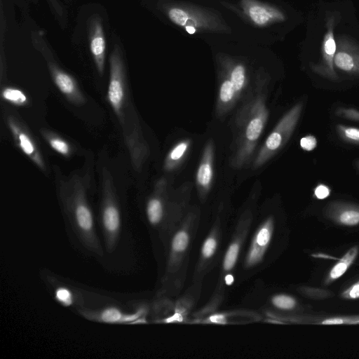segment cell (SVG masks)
<instances>
[{
  "label": "cell",
  "instance_id": "cell-1",
  "mask_svg": "<svg viewBox=\"0 0 359 359\" xmlns=\"http://www.w3.org/2000/svg\"><path fill=\"white\" fill-rule=\"evenodd\" d=\"M335 25V17L334 15L327 17L325 25L326 32L320 49V59L318 63L312 66V69L315 73L331 80L337 79L334 65V57L337 50V43L334 35Z\"/></svg>",
  "mask_w": 359,
  "mask_h": 359
},
{
  "label": "cell",
  "instance_id": "cell-2",
  "mask_svg": "<svg viewBox=\"0 0 359 359\" xmlns=\"http://www.w3.org/2000/svg\"><path fill=\"white\" fill-rule=\"evenodd\" d=\"M334 65L349 74L359 75V46L352 39L340 36L337 41Z\"/></svg>",
  "mask_w": 359,
  "mask_h": 359
},
{
  "label": "cell",
  "instance_id": "cell-3",
  "mask_svg": "<svg viewBox=\"0 0 359 359\" xmlns=\"http://www.w3.org/2000/svg\"><path fill=\"white\" fill-rule=\"evenodd\" d=\"M323 215L333 222L345 226L359 224V205L344 201H331L325 206Z\"/></svg>",
  "mask_w": 359,
  "mask_h": 359
},
{
  "label": "cell",
  "instance_id": "cell-4",
  "mask_svg": "<svg viewBox=\"0 0 359 359\" xmlns=\"http://www.w3.org/2000/svg\"><path fill=\"white\" fill-rule=\"evenodd\" d=\"M88 38L91 54L98 70L102 72L106 53V41L102 20L97 15L92 16L88 22Z\"/></svg>",
  "mask_w": 359,
  "mask_h": 359
},
{
  "label": "cell",
  "instance_id": "cell-5",
  "mask_svg": "<svg viewBox=\"0 0 359 359\" xmlns=\"http://www.w3.org/2000/svg\"><path fill=\"white\" fill-rule=\"evenodd\" d=\"M111 79L108 90L109 100L116 110H118L123 97V89L121 81L122 62L120 49L115 46L110 56Z\"/></svg>",
  "mask_w": 359,
  "mask_h": 359
},
{
  "label": "cell",
  "instance_id": "cell-6",
  "mask_svg": "<svg viewBox=\"0 0 359 359\" xmlns=\"http://www.w3.org/2000/svg\"><path fill=\"white\" fill-rule=\"evenodd\" d=\"M81 313L90 320L107 323H129L131 324L137 320L141 312L134 313H126L119 309L107 307L97 311H82Z\"/></svg>",
  "mask_w": 359,
  "mask_h": 359
},
{
  "label": "cell",
  "instance_id": "cell-7",
  "mask_svg": "<svg viewBox=\"0 0 359 359\" xmlns=\"http://www.w3.org/2000/svg\"><path fill=\"white\" fill-rule=\"evenodd\" d=\"M359 252L358 246L350 248L346 254L330 269L325 284L329 285L341 277L355 260Z\"/></svg>",
  "mask_w": 359,
  "mask_h": 359
},
{
  "label": "cell",
  "instance_id": "cell-8",
  "mask_svg": "<svg viewBox=\"0 0 359 359\" xmlns=\"http://www.w3.org/2000/svg\"><path fill=\"white\" fill-rule=\"evenodd\" d=\"M248 13L251 19L258 25H264L273 18H283L280 13L272 12V11L259 5L252 6L249 8Z\"/></svg>",
  "mask_w": 359,
  "mask_h": 359
},
{
  "label": "cell",
  "instance_id": "cell-9",
  "mask_svg": "<svg viewBox=\"0 0 359 359\" xmlns=\"http://www.w3.org/2000/svg\"><path fill=\"white\" fill-rule=\"evenodd\" d=\"M336 130L339 137L344 142L359 146V128L337 124Z\"/></svg>",
  "mask_w": 359,
  "mask_h": 359
},
{
  "label": "cell",
  "instance_id": "cell-10",
  "mask_svg": "<svg viewBox=\"0 0 359 359\" xmlns=\"http://www.w3.org/2000/svg\"><path fill=\"white\" fill-rule=\"evenodd\" d=\"M54 79L59 89L65 94H70L74 90V82L67 74L55 69Z\"/></svg>",
  "mask_w": 359,
  "mask_h": 359
},
{
  "label": "cell",
  "instance_id": "cell-11",
  "mask_svg": "<svg viewBox=\"0 0 359 359\" xmlns=\"http://www.w3.org/2000/svg\"><path fill=\"white\" fill-rule=\"evenodd\" d=\"M54 297L57 302L65 306H70L75 303L76 295L65 285H57L54 289Z\"/></svg>",
  "mask_w": 359,
  "mask_h": 359
},
{
  "label": "cell",
  "instance_id": "cell-12",
  "mask_svg": "<svg viewBox=\"0 0 359 359\" xmlns=\"http://www.w3.org/2000/svg\"><path fill=\"white\" fill-rule=\"evenodd\" d=\"M271 236V224L268 222L257 233L255 243L252 248L256 249L263 252L264 248L268 245Z\"/></svg>",
  "mask_w": 359,
  "mask_h": 359
},
{
  "label": "cell",
  "instance_id": "cell-13",
  "mask_svg": "<svg viewBox=\"0 0 359 359\" xmlns=\"http://www.w3.org/2000/svg\"><path fill=\"white\" fill-rule=\"evenodd\" d=\"M147 214L151 224H157L162 217L163 209L161 202L158 199H151L149 201L147 208Z\"/></svg>",
  "mask_w": 359,
  "mask_h": 359
},
{
  "label": "cell",
  "instance_id": "cell-14",
  "mask_svg": "<svg viewBox=\"0 0 359 359\" xmlns=\"http://www.w3.org/2000/svg\"><path fill=\"white\" fill-rule=\"evenodd\" d=\"M302 292L306 296L314 299H327L332 294L329 290L317 287H304L302 288Z\"/></svg>",
  "mask_w": 359,
  "mask_h": 359
},
{
  "label": "cell",
  "instance_id": "cell-15",
  "mask_svg": "<svg viewBox=\"0 0 359 359\" xmlns=\"http://www.w3.org/2000/svg\"><path fill=\"white\" fill-rule=\"evenodd\" d=\"M2 95L4 99L17 104H22L26 101L25 94L17 89L6 88L4 90Z\"/></svg>",
  "mask_w": 359,
  "mask_h": 359
},
{
  "label": "cell",
  "instance_id": "cell-16",
  "mask_svg": "<svg viewBox=\"0 0 359 359\" xmlns=\"http://www.w3.org/2000/svg\"><path fill=\"white\" fill-rule=\"evenodd\" d=\"M262 130V122L261 119L256 118L252 119L246 130L247 137L250 140H255L259 136L261 131Z\"/></svg>",
  "mask_w": 359,
  "mask_h": 359
},
{
  "label": "cell",
  "instance_id": "cell-17",
  "mask_svg": "<svg viewBox=\"0 0 359 359\" xmlns=\"http://www.w3.org/2000/svg\"><path fill=\"white\" fill-rule=\"evenodd\" d=\"M245 70L244 68L238 65L234 68L231 73V82L235 90H240L244 83Z\"/></svg>",
  "mask_w": 359,
  "mask_h": 359
},
{
  "label": "cell",
  "instance_id": "cell-18",
  "mask_svg": "<svg viewBox=\"0 0 359 359\" xmlns=\"http://www.w3.org/2000/svg\"><path fill=\"white\" fill-rule=\"evenodd\" d=\"M168 15L173 22L180 26L185 25L189 18L184 11L177 8H171L168 12Z\"/></svg>",
  "mask_w": 359,
  "mask_h": 359
},
{
  "label": "cell",
  "instance_id": "cell-19",
  "mask_svg": "<svg viewBox=\"0 0 359 359\" xmlns=\"http://www.w3.org/2000/svg\"><path fill=\"white\" fill-rule=\"evenodd\" d=\"M273 304L282 309H292L296 305L295 300L287 295H278L273 299Z\"/></svg>",
  "mask_w": 359,
  "mask_h": 359
},
{
  "label": "cell",
  "instance_id": "cell-20",
  "mask_svg": "<svg viewBox=\"0 0 359 359\" xmlns=\"http://www.w3.org/2000/svg\"><path fill=\"white\" fill-rule=\"evenodd\" d=\"M337 116L359 122V110L349 107H338L335 110Z\"/></svg>",
  "mask_w": 359,
  "mask_h": 359
},
{
  "label": "cell",
  "instance_id": "cell-21",
  "mask_svg": "<svg viewBox=\"0 0 359 359\" xmlns=\"http://www.w3.org/2000/svg\"><path fill=\"white\" fill-rule=\"evenodd\" d=\"M238 249L239 248L237 244H233L229 247L226 254L224 263V266L226 270H229L233 266L237 259Z\"/></svg>",
  "mask_w": 359,
  "mask_h": 359
},
{
  "label": "cell",
  "instance_id": "cell-22",
  "mask_svg": "<svg viewBox=\"0 0 359 359\" xmlns=\"http://www.w3.org/2000/svg\"><path fill=\"white\" fill-rule=\"evenodd\" d=\"M212 176V170L209 165L203 164L198 169L197 174L198 182L203 186L209 184Z\"/></svg>",
  "mask_w": 359,
  "mask_h": 359
},
{
  "label": "cell",
  "instance_id": "cell-23",
  "mask_svg": "<svg viewBox=\"0 0 359 359\" xmlns=\"http://www.w3.org/2000/svg\"><path fill=\"white\" fill-rule=\"evenodd\" d=\"M188 236L185 232H179L172 241V249L175 251L184 250L188 244Z\"/></svg>",
  "mask_w": 359,
  "mask_h": 359
},
{
  "label": "cell",
  "instance_id": "cell-24",
  "mask_svg": "<svg viewBox=\"0 0 359 359\" xmlns=\"http://www.w3.org/2000/svg\"><path fill=\"white\" fill-rule=\"evenodd\" d=\"M341 297L349 300L359 299V280L345 289L341 293Z\"/></svg>",
  "mask_w": 359,
  "mask_h": 359
},
{
  "label": "cell",
  "instance_id": "cell-25",
  "mask_svg": "<svg viewBox=\"0 0 359 359\" xmlns=\"http://www.w3.org/2000/svg\"><path fill=\"white\" fill-rule=\"evenodd\" d=\"M234 90H235L231 81H224L220 88V99L223 102L230 100L233 95Z\"/></svg>",
  "mask_w": 359,
  "mask_h": 359
},
{
  "label": "cell",
  "instance_id": "cell-26",
  "mask_svg": "<svg viewBox=\"0 0 359 359\" xmlns=\"http://www.w3.org/2000/svg\"><path fill=\"white\" fill-rule=\"evenodd\" d=\"M20 145L23 151L28 154L32 155L34 151V147L33 146L29 137L24 133H20L18 135Z\"/></svg>",
  "mask_w": 359,
  "mask_h": 359
},
{
  "label": "cell",
  "instance_id": "cell-27",
  "mask_svg": "<svg viewBox=\"0 0 359 359\" xmlns=\"http://www.w3.org/2000/svg\"><path fill=\"white\" fill-rule=\"evenodd\" d=\"M283 137L281 134L278 132H274L269 135L266 142V144L269 149L274 150L280 146Z\"/></svg>",
  "mask_w": 359,
  "mask_h": 359
},
{
  "label": "cell",
  "instance_id": "cell-28",
  "mask_svg": "<svg viewBox=\"0 0 359 359\" xmlns=\"http://www.w3.org/2000/svg\"><path fill=\"white\" fill-rule=\"evenodd\" d=\"M300 146L305 151H312L317 146V140L313 135H306L300 140Z\"/></svg>",
  "mask_w": 359,
  "mask_h": 359
},
{
  "label": "cell",
  "instance_id": "cell-29",
  "mask_svg": "<svg viewBox=\"0 0 359 359\" xmlns=\"http://www.w3.org/2000/svg\"><path fill=\"white\" fill-rule=\"evenodd\" d=\"M314 196L317 199L323 200L330 194V189L323 184H319L314 189Z\"/></svg>",
  "mask_w": 359,
  "mask_h": 359
},
{
  "label": "cell",
  "instance_id": "cell-30",
  "mask_svg": "<svg viewBox=\"0 0 359 359\" xmlns=\"http://www.w3.org/2000/svg\"><path fill=\"white\" fill-rule=\"evenodd\" d=\"M50 144L55 150L62 154H67L69 152L68 145L61 140L52 139L50 141Z\"/></svg>",
  "mask_w": 359,
  "mask_h": 359
},
{
  "label": "cell",
  "instance_id": "cell-31",
  "mask_svg": "<svg viewBox=\"0 0 359 359\" xmlns=\"http://www.w3.org/2000/svg\"><path fill=\"white\" fill-rule=\"evenodd\" d=\"M216 248V241L213 238H208L205 242L202 252L205 257L208 258L212 255Z\"/></svg>",
  "mask_w": 359,
  "mask_h": 359
},
{
  "label": "cell",
  "instance_id": "cell-32",
  "mask_svg": "<svg viewBox=\"0 0 359 359\" xmlns=\"http://www.w3.org/2000/svg\"><path fill=\"white\" fill-rule=\"evenodd\" d=\"M187 144L181 143L177 145L171 152L170 157L173 160L179 159L184 154L187 149Z\"/></svg>",
  "mask_w": 359,
  "mask_h": 359
},
{
  "label": "cell",
  "instance_id": "cell-33",
  "mask_svg": "<svg viewBox=\"0 0 359 359\" xmlns=\"http://www.w3.org/2000/svg\"><path fill=\"white\" fill-rule=\"evenodd\" d=\"M210 320L214 323H223L225 319L222 315H215L210 317Z\"/></svg>",
  "mask_w": 359,
  "mask_h": 359
},
{
  "label": "cell",
  "instance_id": "cell-34",
  "mask_svg": "<svg viewBox=\"0 0 359 359\" xmlns=\"http://www.w3.org/2000/svg\"><path fill=\"white\" fill-rule=\"evenodd\" d=\"M225 282H226V284L228 285H231L232 283L233 282V277L231 275L228 274L225 277Z\"/></svg>",
  "mask_w": 359,
  "mask_h": 359
},
{
  "label": "cell",
  "instance_id": "cell-35",
  "mask_svg": "<svg viewBox=\"0 0 359 359\" xmlns=\"http://www.w3.org/2000/svg\"><path fill=\"white\" fill-rule=\"evenodd\" d=\"M186 30L189 33V34H194L195 33V29L194 27H191V26H188L186 27Z\"/></svg>",
  "mask_w": 359,
  "mask_h": 359
},
{
  "label": "cell",
  "instance_id": "cell-36",
  "mask_svg": "<svg viewBox=\"0 0 359 359\" xmlns=\"http://www.w3.org/2000/svg\"><path fill=\"white\" fill-rule=\"evenodd\" d=\"M55 0H51V3L54 5V7L56 9V7H55V3L53 2Z\"/></svg>",
  "mask_w": 359,
  "mask_h": 359
},
{
  "label": "cell",
  "instance_id": "cell-37",
  "mask_svg": "<svg viewBox=\"0 0 359 359\" xmlns=\"http://www.w3.org/2000/svg\"><path fill=\"white\" fill-rule=\"evenodd\" d=\"M357 167L359 169V161L357 162Z\"/></svg>",
  "mask_w": 359,
  "mask_h": 359
}]
</instances>
